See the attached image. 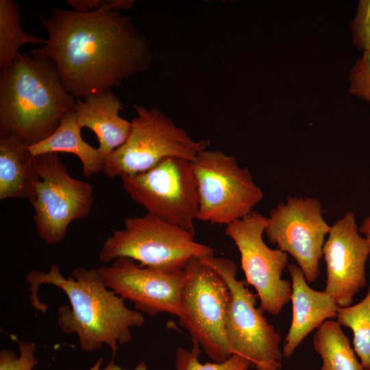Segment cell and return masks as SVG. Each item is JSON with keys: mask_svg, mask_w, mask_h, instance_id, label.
<instances>
[{"mask_svg": "<svg viewBox=\"0 0 370 370\" xmlns=\"http://www.w3.org/2000/svg\"><path fill=\"white\" fill-rule=\"evenodd\" d=\"M47 18L40 16L47 42L27 53L53 61L64 88L73 97L84 99L111 89L150 67L147 40L119 10L78 12L52 8Z\"/></svg>", "mask_w": 370, "mask_h": 370, "instance_id": "obj_1", "label": "cell"}, {"mask_svg": "<svg viewBox=\"0 0 370 370\" xmlns=\"http://www.w3.org/2000/svg\"><path fill=\"white\" fill-rule=\"evenodd\" d=\"M26 281L32 306L42 312L47 306L38 297L40 285H53L64 292L71 308L65 305L58 308V323L64 333L78 336L83 352L97 350L106 345L114 356L118 345L131 341V328L145 323L141 312L128 308L125 299L108 288L99 268L78 267L71 277L65 278L59 267L52 264L48 272H29Z\"/></svg>", "mask_w": 370, "mask_h": 370, "instance_id": "obj_2", "label": "cell"}, {"mask_svg": "<svg viewBox=\"0 0 370 370\" xmlns=\"http://www.w3.org/2000/svg\"><path fill=\"white\" fill-rule=\"evenodd\" d=\"M76 101L53 61L20 53L0 74V133L36 144L55 132Z\"/></svg>", "mask_w": 370, "mask_h": 370, "instance_id": "obj_3", "label": "cell"}, {"mask_svg": "<svg viewBox=\"0 0 370 370\" xmlns=\"http://www.w3.org/2000/svg\"><path fill=\"white\" fill-rule=\"evenodd\" d=\"M112 232L99 254L103 263L129 258L143 267L173 273L194 258L214 256L212 247L197 242L188 230L149 213L125 218L124 228Z\"/></svg>", "mask_w": 370, "mask_h": 370, "instance_id": "obj_4", "label": "cell"}, {"mask_svg": "<svg viewBox=\"0 0 370 370\" xmlns=\"http://www.w3.org/2000/svg\"><path fill=\"white\" fill-rule=\"evenodd\" d=\"M201 259L222 277L230 291L225 332L232 355L247 359L256 370H280L284 357L279 347L282 337L256 306L257 295L236 278L235 262L214 256Z\"/></svg>", "mask_w": 370, "mask_h": 370, "instance_id": "obj_5", "label": "cell"}, {"mask_svg": "<svg viewBox=\"0 0 370 370\" xmlns=\"http://www.w3.org/2000/svg\"><path fill=\"white\" fill-rule=\"evenodd\" d=\"M137 116L125 142L105 160L103 172L110 179L147 171L168 158L193 161L210 145L195 140L157 108L134 106Z\"/></svg>", "mask_w": 370, "mask_h": 370, "instance_id": "obj_6", "label": "cell"}, {"mask_svg": "<svg viewBox=\"0 0 370 370\" xmlns=\"http://www.w3.org/2000/svg\"><path fill=\"white\" fill-rule=\"evenodd\" d=\"M197 183V219L227 225L250 214L264 194L233 156L205 149L191 161Z\"/></svg>", "mask_w": 370, "mask_h": 370, "instance_id": "obj_7", "label": "cell"}, {"mask_svg": "<svg viewBox=\"0 0 370 370\" xmlns=\"http://www.w3.org/2000/svg\"><path fill=\"white\" fill-rule=\"evenodd\" d=\"M181 290L184 317L180 324L214 362L232 356L225 332L230 291L222 277L203 259H191L184 269Z\"/></svg>", "mask_w": 370, "mask_h": 370, "instance_id": "obj_8", "label": "cell"}, {"mask_svg": "<svg viewBox=\"0 0 370 370\" xmlns=\"http://www.w3.org/2000/svg\"><path fill=\"white\" fill-rule=\"evenodd\" d=\"M121 178L126 193L147 213L195 234L199 197L191 161L168 158L147 171Z\"/></svg>", "mask_w": 370, "mask_h": 370, "instance_id": "obj_9", "label": "cell"}, {"mask_svg": "<svg viewBox=\"0 0 370 370\" xmlns=\"http://www.w3.org/2000/svg\"><path fill=\"white\" fill-rule=\"evenodd\" d=\"M40 181L32 205L39 237L55 245L65 237L70 223L86 217L92 209L93 188L72 177L58 153L34 156Z\"/></svg>", "mask_w": 370, "mask_h": 370, "instance_id": "obj_10", "label": "cell"}, {"mask_svg": "<svg viewBox=\"0 0 370 370\" xmlns=\"http://www.w3.org/2000/svg\"><path fill=\"white\" fill-rule=\"evenodd\" d=\"M267 222V217L253 210L226 225L224 233L238 249L247 283L256 291L260 308L278 315L291 299L292 285L282 278L288 254L269 247L264 241Z\"/></svg>", "mask_w": 370, "mask_h": 370, "instance_id": "obj_11", "label": "cell"}, {"mask_svg": "<svg viewBox=\"0 0 370 370\" xmlns=\"http://www.w3.org/2000/svg\"><path fill=\"white\" fill-rule=\"evenodd\" d=\"M330 227L319 199L287 197L270 212L264 233L271 244L295 259L306 281L312 282L320 274L319 262Z\"/></svg>", "mask_w": 370, "mask_h": 370, "instance_id": "obj_12", "label": "cell"}, {"mask_svg": "<svg viewBox=\"0 0 370 370\" xmlns=\"http://www.w3.org/2000/svg\"><path fill=\"white\" fill-rule=\"evenodd\" d=\"M99 270L108 288L132 301L137 311L151 317L166 312L180 321L184 319L180 297L184 269L168 273L143 267L129 258H119Z\"/></svg>", "mask_w": 370, "mask_h": 370, "instance_id": "obj_13", "label": "cell"}, {"mask_svg": "<svg viewBox=\"0 0 370 370\" xmlns=\"http://www.w3.org/2000/svg\"><path fill=\"white\" fill-rule=\"evenodd\" d=\"M369 255V245L359 232L354 213L347 212L331 225L323 247L325 291L338 306H351L354 297L365 286Z\"/></svg>", "mask_w": 370, "mask_h": 370, "instance_id": "obj_14", "label": "cell"}, {"mask_svg": "<svg viewBox=\"0 0 370 370\" xmlns=\"http://www.w3.org/2000/svg\"><path fill=\"white\" fill-rule=\"evenodd\" d=\"M288 270L291 278L293 317L285 338L282 354L292 356L304 339L325 321L337 317L339 306L325 290L316 291L308 284L297 265L290 264Z\"/></svg>", "mask_w": 370, "mask_h": 370, "instance_id": "obj_15", "label": "cell"}, {"mask_svg": "<svg viewBox=\"0 0 370 370\" xmlns=\"http://www.w3.org/2000/svg\"><path fill=\"white\" fill-rule=\"evenodd\" d=\"M119 97L111 89L88 95L84 101L77 99L75 110L79 126L96 134L100 158L104 161L127 140L132 123L122 118Z\"/></svg>", "mask_w": 370, "mask_h": 370, "instance_id": "obj_16", "label": "cell"}, {"mask_svg": "<svg viewBox=\"0 0 370 370\" xmlns=\"http://www.w3.org/2000/svg\"><path fill=\"white\" fill-rule=\"evenodd\" d=\"M39 181L29 147L0 133V199H26L32 204Z\"/></svg>", "mask_w": 370, "mask_h": 370, "instance_id": "obj_17", "label": "cell"}, {"mask_svg": "<svg viewBox=\"0 0 370 370\" xmlns=\"http://www.w3.org/2000/svg\"><path fill=\"white\" fill-rule=\"evenodd\" d=\"M81 129L75 110L66 113L55 132L41 142L29 147L33 156L49 153H69L77 156L82 163L84 176L90 177L103 171L104 161L98 149L82 138Z\"/></svg>", "mask_w": 370, "mask_h": 370, "instance_id": "obj_18", "label": "cell"}, {"mask_svg": "<svg viewBox=\"0 0 370 370\" xmlns=\"http://www.w3.org/2000/svg\"><path fill=\"white\" fill-rule=\"evenodd\" d=\"M313 347L322 359L320 370H365L337 321L328 320L317 329Z\"/></svg>", "mask_w": 370, "mask_h": 370, "instance_id": "obj_19", "label": "cell"}, {"mask_svg": "<svg viewBox=\"0 0 370 370\" xmlns=\"http://www.w3.org/2000/svg\"><path fill=\"white\" fill-rule=\"evenodd\" d=\"M47 40L25 32L21 25L19 8L15 1L0 0V68L10 65L24 45H45Z\"/></svg>", "mask_w": 370, "mask_h": 370, "instance_id": "obj_20", "label": "cell"}, {"mask_svg": "<svg viewBox=\"0 0 370 370\" xmlns=\"http://www.w3.org/2000/svg\"><path fill=\"white\" fill-rule=\"evenodd\" d=\"M337 321L353 332L354 349L365 370H370V286L358 304L338 307Z\"/></svg>", "mask_w": 370, "mask_h": 370, "instance_id": "obj_21", "label": "cell"}, {"mask_svg": "<svg viewBox=\"0 0 370 370\" xmlns=\"http://www.w3.org/2000/svg\"><path fill=\"white\" fill-rule=\"evenodd\" d=\"M201 346L196 341H193L191 349L179 347L176 352V370H248L250 367L249 361L236 354L221 362L201 363L199 360Z\"/></svg>", "mask_w": 370, "mask_h": 370, "instance_id": "obj_22", "label": "cell"}, {"mask_svg": "<svg viewBox=\"0 0 370 370\" xmlns=\"http://www.w3.org/2000/svg\"><path fill=\"white\" fill-rule=\"evenodd\" d=\"M18 348V356L11 349L1 350L0 370H32L36 366V347L34 343L20 341Z\"/></svg>", "mask_w": 370, "mask_h": 370, "instance_id": "obj_23", "label": "cell"}, {"mask_svg": "<svg viewBox=\"0 0 370 370\" xmlns=\"http://www.w3.org/2000/svg\"><path fill=\"white\" fill-rule=\"evenodd\" d=\"M349 92L370 102V50L363 51L349 74Z\"/></svg>", "mask_w": 370, "mask_h": 370, "instance_id": "obj_24", "label": "cell"}, {"mask_svg": "<svg viewBox=\"0 0 370 370\" xmlns=\"http://www.w3.org/2000/svg\"><path fill=\"white\" fill-rule=\"evenodd\" d=\"M351 30L356 47L363 51L370 50V0H361Z\"/></svg>", "mask_w": 370, "mask_h": 370, "instance_id": "obj_25", "label": "cell"}, {"mask_svg": "<svg viewBox=\"0 0 370 370\" xmlns=\"http://www.w3.org/2000/svg\"><path fill=\"white\" fill-rule=\"evenodd\" d=\"M134 0H69L67 4L78 12L105 10H130Z\"/></svg>", "mask_w": 370, "mask_h": 370, "instance_id": "obj_26", "label": "cell"}, {"mask_svg": "<svg viewBox=\"0 0 370 370\" xmlns=\"http://www.w3.org/2000/svg\"><path fill=\"white\" fill-rule=\"evenodd\" d=\"M101 370H148L147 365L145 362H140L134 369H123L120 366L116 365L113 360H110L107 365Z\"/></svg>", "mask_w": 370, "mask_h": 370, "instance_id": "obj_27", "label": "cell"}, {"mask_svg": "<svg viewBox=\"0 0 370 370\" xmlns=\"http://www.w3.org/2000/svg\"><path fill=\"white\" fill-rule=\"evenodd\" d=\"M359 232L367 240L370 248V214L362 221L361 226L359 227Z\"/></svg>", "mask_w": 370, "mask_h": 370, "instance_id": "obj_28", "label": "cell"}, {"mask_svg": "<svg viewBox=\"0 0 370 370\" xmlns=\"http://www.w3.org/2000/svg\"><path fill=\"white\" fill-rule=\"evenodd\" d=\"M103 358L102 357L99 358L97 362L95 363V365L90 368L88 370H101V366L103 362Z\"/></svg>", "mask_w": 370, "mask_h": 370, "instance_id": "obj_29", "label": "cell"}]
</instances>
